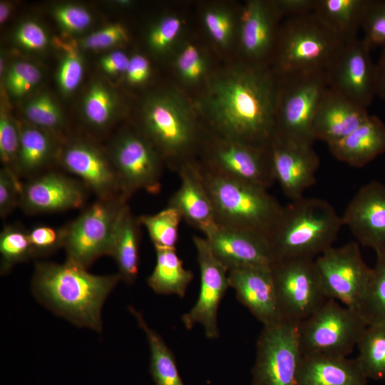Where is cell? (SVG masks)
<instances>
[{
	"mask_svg": "<svg viewBox=\"0 0 385 385\" xmlns=\"http://www.w3.org/2000/svg\"><path fill=\"white\" fill-rule=\"evenodd\" d=\"M138 219L147 230L155 249L175 248L179 225L183 220L176 209L167 206L158 213L140 215Z\"/></svg>",
	"mask_w": 385,
	"mask_h": 385,
	"instance_id": "36",
	"label": "cell"
},
{
	"mask_svg": "<svg viewBox=\"0 0 385 385\" xmlns=\"http://www.w3.org/2000/svg\"><path fill=\"white\" fill-rule=\"evenodd\" d=\"M178 174L180 187L170 196L167 206L176 209L188 224L202 232L215 222L197 160L183 166Z\"/></svg>",
	"mask_w": 385,
	"mask_h": 385,
	"instance_id": "25",
	"label": "cell"
},
{
	"mask_svg": "<svg viewBox=\"0 0 385 385\" xmlns=\"http://www.w3.org/2000/svg\"><path fill=\"white\" fill-rule=\"evenodd\" d=\"M371 51L363 38L344 42L325 71L330 89L366 108L377 96Z\"/></svg>",
	"mask_w": 385,
	"mask_h": 385,
	"instance_id": "15",
	"label": "cell"
},
{
	"mask_svg": "<svg viewBox=\"0 0 385 385\" xmlns=\"http://www.w3.org/2000/svg\"><path fill=\"white\" fill-rule=\"evenodd\" d=\"M173 65L180 80L188 85L200 83L205 76L208 61L203 51L195 44L185 42L177 51Z\"/></svg>",
	"mask_w": 385,
	"mask_h": 385,
	"instance_id": "41",
	"label": "cell"
},
{
	"mask_svg": "<svg viewBox=\"0 0 385 385\" xmlns=\"http://www.w3.org/2000/svg\"><path fill=\"white\" fill-rule=\"evenodd\" d=\"M214 256L228 270L247 265L271 266L274 259L267 237L217 223L202 231Z\"/></svg>",
	"mask_w": 385,
	"mask_h": 385,
	"instance_id": "22",
	"label": "cell"
},
{
	"mask_svg": "<svg viewBox=\"0 0 385 385\" xmlns=\"http://www.w3.org/2000/svg\"><path fill=\"white\" fill-rule=\"evenodd\" d=\"M356 311L367 326L385 324V253L376 255Z\"/></svg>",
	"mask_w": 385,
	"mask_h": 385,
	"instance_id": "33",
	"label": "cell"
},
{
	"mask_svg": "<svg viewBox=\"0 0 385 385\" xmlns=\"http://www.w3.org/2000/svg\"><path fill=\"white\" fill-rule=\"evenodd\" d=\"M271 269L282 321L298 324L328 299L314 260L276 261Z\"/></svg>",
	"mask_w": 385,
	"mask_h": 385,
	"instance_id": "11",
	"label": "cell"
},
{
	"mask_svg": "<svg viewBox=\"0 0 385 385\" xmlns=\"http://www.w3.org/2000/svg\"><path fill=\"white\" fill-rule=\"evenodd\" d=\"M20 143L16 164L19 177L34 178L58 161L60 148L53 134L29 123L19 125Z\"/></svg>",
	"mask_w": 385,
	"mask_h": 385,
	"instance_id": "29",
	"label": "cell"
},
{
	"mask_svg": "<svg viewBox=\"0 0 385 385\" xmlns=\"http://www.w3.org/2000/svg\"><path fill=\"white\" fill-rule=\"evenodd\" d=\"M154 146L164 164L178 172L196 162L205 136L195 113L178 91L166 89L150 94L144 101L140 131Z\"/></svg>",
	"mask_w": 385,
	"mask_h": 385,
	"instance_id": "3",
	"label": "cell"
},
{
	"mask_svg": "<svg viewBox=\"0 0 385 385\" xmlns=\"http://www.w3.org/2000/svg\"><path fill=\"white\" fill-rule=\"evenodd\" d=\"M331 154L352 167H363L385 153V124L369 117L344 138L328 145Z\"/></svg>",
	"mask_w": 385,
	"mask_h": 385,
	"instance_id": "27",
	"label": "cell"
},
{
	"mask_svg": "<svg viewBox=\"0 0 385 385\" xmlns=\"http://www.w3.org/2000/svg\"><path fill=\"white\" fill-rule=\"evenodd\" d=\"M140 226L128 203L124 204L115 224L110 256L116 262L121 280L127 284L134 283L138 273Z\"/></svg>",
	"mask_w": 385,
	"mask_h": 385,
	"instance_id": "28",
	"label": "cell"
},
{
	"mask_svg": "<svg viewBox=\"0 0 385 385\" xmlns=\"http://www.w3.org/2000/svg\"><path fill=\"white\" fill-rule=\"evenodd\" d=\"M277 75L274 138L312 145L314 116L329 88L325 71H296Z\"/></svg>",
	"mask_w": 385,
	"mask_h": 385,
	"instance_id": "7",
	"label": "cell"
},
{
	"mask_svg": "<svg viewBox=\"0 0 385 385\" xmlns=\"http://www.w3.org/2000/svg\"><path fill=\"white\" fill-rule=\"evenodd\" d=\"M369 115L366 108L328 88L314 116L312 127L314 140H322L327 145L339 140L355 130Z\"/></svg>",
	"mask_w": 385,
	"mask_h": 385,
	"instance_id": "24",
	"label": "cell"
},
{
	"mask_svg": "<svg viewBox=\"0 0 385 385\" xmlns=\"http://www.w3.org/2000/svg\"><path fill=\"white\" fill-rule=\"evenodd\" d=\"M52 14L59 26L67 33L78 34L91 24V13L84 7L73 4H62L53 9Z\"/></svg>",
	"mask_w": 385,
	"mask_h": 385,
	"instance_id": "46",
	"label": "cell"
},
{
	"mask_svg": "<svg viewBox=\"0 0 385 385\" xmlns=\"http://www.w3.org/2000/svg\"><path fill=\"white\" fill-rule=\"evenodd\" d=\"M14 40L21 48L34 51H42L48 45L45 30L34 21L21 23L15 31Z\"/></svg>",
	"mask_w": 385,
	"mask_h": 385,
	"instance_id": "50",
	"label": "cell"
},
{
	"mask_svg": "<svg viewBox=\"0 0 385 385\" xmlns=\"http://www.w3.org/2000/svg\"><path fill=\"white\" fill-rule=\"evenodd\" d=\"M5 73V60L3 57V56H1L0 58V74L2 76V73L4 74Z\"/></svg>",
	"mask_w": 385,
	"mask_h": 385,
	"instance_id": "56",
	"label": "cell"
},
{
	"mask_svg": "<svg viewBox=\"0 0 385 385\" xmlns=\"http://www.w3.org/2000/svg\"><path fill=\"white\" fill-rule=\"evenodd\" d=\"M282 16L272 1L250 0L241 9L237 38L244 62L260 67L272 66Z\"/></svg>",
	"mask_w": 385,
	"mask_h": 385,
	"instance_id": "17",
	"label": "cell"
},
{
	"mask_svg": "<svg viewBox=\"0 0 385 385\" xmlns=\"http://www.w3.org/2000/svg\"><path fill=\"white\" fill-rule=\"evenodd\" d=\"M41 71L34 63L18 61L14 62L4 76V86L13 98H22L31 92L41 82Z\"/></svg>",
	"mask_w": 385,
	"mask_h": 385,
	"instance_id": "43",
	"label": "cell"
},
{
	"mask_svg": "<svg viewBox=\"0 0 385 385\" xmlns=\"http://www.w3.org/2000/svg\"><path fill=\"white\" fill-rule=\"evenodd\" d=\"M150 74V63L145 56L135 53L130 57L125 73V78L130 84H143L149 79Z\"/></svg>",
	"mask_w": 385,
	"mask_h": 385,
	"instance_id": "51",
	"label": "cell"
},
{
	"mask_svg": "<svg viewBox=\"0 0 385 385\" xmlns=\"http://www.w3.org/2000/svg\"><path fill=\"white\" fill-rule=\"evenodd\" d=\"M34 257H42L63 247V228L56 229L47 225H37L29 231Z\"/></svg>",
	"mask_w": 385,
	"mask_h": 385,
	"instance_id": "49",
	"label": "cell"
},
{
	"mask_svg": "<svg viewBox=\"0 0 385 385\" xmlns=\"http://www.w3.org/2000/svg\"><path fill=\"white\" fill-rule=\"evenodd\" d=\"M366 327L356 310L342 307L336 300L328 299L298 324L302 354L347 356L357 346Z\"/></svg>",
	"mask_w": 385,
	"mask_h": 385,
	"instance_id": "8",
	"label": "cell"
},
{
	"mask_svg": "<svg viewBox=\"0 0 385 385\" xmlns=\"http://www.w3.org/2000/svg\"><path fill=\"white\" fill-rule=\"evenodd\" d=\"M344 43L315 11L287 18L281 24L272 70L326 71Z\"/></svg>",
	"mask_w": 385,
	"mask_h": 385,
	"instance_id": "6",
	"label": "cell"
},
{
	"mask_svg": "<svg viewBox=\"0 0 385 385\" xmlns=\"http://www.w3.org/2000/svg\"><path fill=\"white\" fill-rule=\"evenodd\" d=\"M121 280L117 274L96 275L72 262H37L32 290L54 313L77 326L102 330L101 309L106 299Z\"/></svg>",
	"mask_w": 385,
	"mask_h": 385,
	"instance_id": "2",
	"label": "cell"
},
{
	"mask_svg": "<svg viewBox=\"0 0 385 385\" xmlns=\"http://www.w3.org/2000/svg\"><path fill=\"white\" fill-rule=\"evenodd\" d=\"M297 327L282 320L263 326L257 341L252 385H297L302 357Z\"/></svg>",
	"mask_w": 385,
	"mask_h": 385,
	"instance_id": "12",
	"label": "cell"
},
{
	"mask_svg": "<svg viewBox=\"0 0 385 385\" xmlns=\"http://www.w3.org/2000/svg\"><path fill=\"white\" fill-rule=\"evenodd\" d=\"M108 154L126 200L140 190L150 194L160 192L164 162L140 131L120 133L114 139Z\"/></svg>",
	"mask_w": 385,
	"mask_h": 385,
	"instance_id": "13",
	"label": "cell"
},
{
	"mask_svg": "<svg viewBox=\"0 0 385 385\" xmlns=\"http://www.w3.org/2000/svg\"><path fill=\"white\" fill-rule=\"evenodd\" d=\"M356 347V359L366 377L385 379V324L367 326Z\"/></svg>",
	"mask_w": 385,
	"mask_h": 385,
	"instance_id": "34",
	"label": "cell"
},
{
	"mask_svg": "<svg viewBox=\"0 0 385 385\" xmlns=\"http://www.w3.org/2000/svg\"><path fill=\"white\" fill-rule=\"evenodd\" d=\"M128 309L146 336L150 351V372L155 385H185L175 356L163 338L148 326L139 311L133 307Z\"/></svg>",
	"mask_w": 385,
	"mask_h": 385,
	"instance_id": "32",
	"label": "cell"
},
{
	"mask_svg": "<svg viewBox=\"0 0 385 385\" xmlns=\"http://www.w3.org/2000/svg\"><path fill=\"white\" fill-rule=\"evenodd\" d=\"M86 188L63 173L45 172L24 183L20 205L31 214L78 208L85 202Z\"/></svg>",
	"mask_w": 385,
	"mask_h": 385,
	"instance_id": "21",
	"label": "cell"
},
{
	"mask_svg": "<svg viewBox=\"0 0 385 385\" xmlns=\"http://www.w3.org/2000/svg\"><path fill=\"white\" fill-rule=\"evenodd\" d=\"M23 185L19 175L12 169L3 167L0 170V215L7 217L20 201Z\"/></svg>",
	"mask_w": 385,
	"mask_h": 385,
	"instance_id": "47",
	"label": "cell"
},
{
	"mask_svg": "<svg viewBox=\"0 0 385 385\" xmlns=\"http://www.w3.org/2000/svg\"><path fill=\"white\" fill-rule=\"evenodd\" d=\"M367 0H317L315 13L344 42L354 40L361 29Z\"/></svg>",
	"mask_w": 385,
	"mask_h": 385,
	"instance_id": "30",
	"label": "cell"
},
{
	"mask_svg": "<svg viewBox=\"0 0 385 385\" xmlns=\"http://www.w3.org/2000/svg\"><path fill=\"white\" fill-rule=\"evenodd\" d=\"M361 29L371 50L385 46V0H367Z\"/></svg>",
	"mask_w": 385,
	"mask_h": 385,
	"instance_id": "44",
	"label": "cell"
},
{
	"mask_svg": "<svg viewBox=\"0 0 385 385\" xmlns=\"http://www.w3.org/2000/svg\"><path fill=\"white\" fill-rule=\"evenodd\" d=\"M117 106L114 92L101 82H96L91 86L83 98V116L92 128L103 130L113 121Z\"/></svg>",
	"mask_w": 385,
	"mask_h": 385,
	"instance_id": "35",
	"label": "cell"
},
{
	"mask_svg": "<svg viewBox=\"0 0 385 385\" xmlns=\"http://www.w3.org/2000/svg\"><path fill=\"white\" fill-rule=\"evenodd\" d=\"M130 58L123 51H113L100 59V66L104 72L111 75L125 73Z\"/></svg>",
	"mask_w": 385,
	"mask_h": 385,
	"instance_id": "53",
	"label": "cell"
},
{
	"mask_svg": "<svg viewBox=\"0 0 385 385\" xmlns=\"http://www.w3.org/2000/svg\"><path fill=\"white\" fill-rule=\"evenodd\" d=\"M4 111L1 110L0 115V159L3 167L11 168L16 173L20 143L19 127L9 113Z\"/></svg>",
	"mask_w": 385,
	"mask_h": 385,
	"instance_id": "45",
	"label": "cell"
},
{
	"mask_svg": "<svg viewBox=\"0 0 385 385\" xmlns=\"http://www.w3.org/2000/svg\"><path fill=\"white\" fill-rule=\"evenodd\" d=\"M125 203L124 199H98L63 227L66 260L88 270L100 257L110 255L115 224Z\"/></svg>",
	"mask_w": 385,
	"mask_h": 385,
	"instance_id": "9",
	"label": "cell"
},
{
	"mask_svg": "<svg viewBox=\"0 0 385 385\" xmlns=\"http://www.w3.org/2000/svg\"><path fill=\"white\" fill-rule=\"evenodd\" d=\"M56 44L61 51L57 71V83L65 95L71 94L80 85L84 73L83 57L72 39L57 38Z\"/></svg>",
	"mask_w": 385,
	"mask_h": 385,
	"instance_id": "37",
	"label": "cell"
},
{
	"mask_svg": "<svg viewBox=\"0 0 385 385\" xmlns=\"http://www.w3.org/2000/svg\"><path fill=\"white\" fill-rule=\"evenodd\" d=\"M155 252L156 263L147 279L148 286L160 294H175L183 297L194 278L192 272L184 268L176 248H158Z\"/></svg>",
	"mask_w": 385,
	"mask_h": 385,
	"instance_id": "31",
	"label": "cell"
},
{
	"mask_svg": "<svg viewBox=\"0 0 385 385\" xmlns=\"http://www.w3.org/2000/svg\"><path fill=\"white\" fill-rule=\"evenodd\" d=\"M1 274L8 273L16 264L33 257L29 231L16 225L4 227L0 235Z\"/></svg>",
	"mask_w": 385,
	"mask_h": 385,
	"instance_id": "38",
	"label": "cell"
},
{
	"mask_svg": "<svg viewBox=\"0 0 385 385\" xmlns=\"http://www.w3.org/2000/svg\"><path fill=\"white\" fill-rule=\"evenodd\" d=\"M199 165L215 175L268 189L275 182L270 147L260 148L208 133Z\"/></svg>",
	"mask_w": 385,
	"mask_h": 385,
	"instance_id": "10",
	"label": "cell"
},
{
	"mask_svg": "<svg viewBox=\"0 0 385 385\" xmlns=\"http://www.w3.org/2000/svg\"><path fill=\"white\" fill-rule=\"evenodd\" d=\"M192 240L200 269V288L196 303L181 320L188 329L196 324H201L207 338L217 339L218 308L230 287L228 269L214 256L205 237L194 235Z\"/></svg>",
	"mask_w": 385,
	"mask_h": 385,
	"instance_id": "16",
	"label": "cell"
},
{
	"mask_svg": "<svg viewBox=\"0 0 385 385\" xmlns=\"http://www.w3.org/2000/svg\"><path fill=\"white\" fill-rule=\"evenodd\" d=\"M275 181L292 201L316 183L319 158L312 145L273 138L270 145Z\"/></svg>",
	"mask_w": 385,
	"mask_h": 385,
	"instance_id": "20",
	"label": "cell"
},
{
	"mask_svg": "<svg viewBox=\"0 0 385 385\" xmlns=\"http://www.w3.org/2000/svg\"><path fill=\"white\" fill-rule=\"evenodd\" d=\"M128 39V31L120 23H114L87 35L81 41L88 50H103L125 43Z\"/></svg>",
	"mask_w": 385,
	"mask_h": 385,
	"instance_id": "48",
	"label": "cell"
},
{
	"mask_svg": "<svg viewBox=\"0 0 385 385\" xmlns=\"http://www.w3.org/2000/svg\"><path fill=\"white\" fill-rule=\"evenodd\" d=\"M342 218L359 244L385 253V185L372 180L361 187Z\"/></svg>",
	"mask_w": 385,
	"mask_h": 385,
	"instance_id": "19",
	"label": "cell"
},
{
	"mask_svg": "<svg viewBox=\"0 0 385 385\" xmlns=\"http://www.w3.org/2000/svg\"><path fill=\"white\" fill-rule=\"evenodd\" d=\"M367 380L356 358L304 354L297 385H366Z\"/></svg>",
	"mask_w": 385,
	"mask_h": 385,
	"instance_id": "26",
	"label": "cell"
},
{
	"mask_svg": "<svg viewBox=\"0 0 385 385\" xmlns=\"http://www.w3.org/2000/svg\"><path fill=\"white\" fill-rule=\"evenodd\" d=\"M342 216L327 200L302 197L282 210L267 240L274 262L292 259L314 260L332 246Z\"/></svg>",
	"mask_w": 385,
	"mask_h": 385,
	"instance_id": "4",
	"label": "cell"
},
{
	"mask_svg": "<svg viewBox=\"0 0 385 385\" xmlns=\"http://www.w3.org/2000/svg\"><path fill=\"white\" fill-rule=\"evenodd\" d=\"M24 113L29 124L55 134L63 125L61 109L48 93H42L24 106Z\"/></svg>",
	"mask_w": 385,
	"mask_h": 385,
	"instance_id": "39",
	"label": "cell"
},
{
	"mask_svg": "<svg viewBox=\"0 0 385 385\" xmlns=\"http://www.w3.org/2000/svg\"><path fill=\"white\" fill-rule=\"evenodd\" d=\"M11 6L10 4L4 1L0 3V22L4 23L11 14Z\"/></svg>",
	"mask_w": 385,
	"mask_h": 385,
	"instance_id": "55",
	"label": "cell"
},
{
	"mask_svg": "<svg viewBox=\"0 0 385 385\" xmlns=\"http://www.w3.org/2000/svg\"><path fill=\"white\" fill-rule=\"evenodd\" d=\"M376 94L385 101V46L382 48L380 57L376 63Z\"/></svg>",
	"mask_w": 385,
	"mask_h": 385,
	"instance_id": "54",
	"label": "cell"
},
{
	"mask_svg": "<svg viewBox=\"0 0 385 385\" xmlns=\"http://www.w3.org/2000/svg\"><path fill=\"white\" fill-rule=\"evenodd\" d=\"M204 27L217 46L226 48L237 36L238 23L232 12L222 6H211L202 13Z\"/></svg>",
	"mask_w": 385,
	"mask_h": 385,
	"instance_id": "40",
	"label": "cell"
},
{
	"mask_svg": "<svg viewBox=\"0 0 385 385\" xmlns=\"http://www.w3.org/2000/svg\"><path fill=\"white\" fill-rule=\"evenodd\" d=\"M277 75L244 61L209 78L197 107L210 133L268 148L274 135Z\"/></svg>",
	"mask_w": 385,
	"mask_h": 385,
	"instance_id": "1",
	"label": "cell"
},
{
	"mask_svg": "<svg viewBox=\"0 0 385 385\" xmlns=\"http://www.w3.org/2000/svg\"><path fill=\"white\" fill-rule=\"evenodd\" d=\"M185 21L176 14H168L160 18L150 28L147 44L150 50L160 56L168 53L176 44L183 31Z\"/></svg>",
	"mask_w": 385,
	"mask_h": 385,
	"instance_id": "42",
	"label": "cell"
},
{
	"mask_svg": "<svg viewBox=\"0 0 385 385\" xmlns=\"http://www.w3.org/2000/svg\"><path fill=\"white\" fill-rule=\"evenodd\" d=\"M314 262L327 297L356 310L371 270L362 258L359 244L351 241L342 247L332 246Z\"/></svg>",
	"mask_w": 385,
	"mask_h": 385,
	"instance_id": "14",
	"label": "cell"
},
{
	"mask_svg": "<svg viewBox=\"0 0 385 385\" xmlns=\"http://www.w3.org/2000/svg\"><path fill=\"white\" fill-rule=\"evenodd\" d=\"M271 266L247 265L228 270L230 287L237 299L263 326L282 321Z\"/></svg>",
	"mask_w": 385,
	"mask_h": 385,
	"instance_id": "23",
	"label": "cell"
},
{
	"mask_svg": "<svg viewBox=\"0 0 385 385\" xmlns=\"http://www.w3.org/2000/svg\"><path fill=\"white\" fill-rule=\"evenodd\" d=\"M199 167L212 204L215 223L267 239L283 208L267 189Z\"/></svg>",
	"mask_w": 385,
	"mask_h": 385,
	"instance_id": "5",
	"label": "cell"
},
{
	"mask_svg": "<svg viewBox=\"0 0 385 385\" xmlns=\"http://www.w3.org/2000/svg\"><path fill=\"white\" fill-rule=\"evenodd\" d=\"M59 164L79 178L101 200H126L122 193L115 169L108 155L94 145L74 140L63 144L58 157Z\"/></svg>",
	"mask_w": 385,
	"mask_h": 385,
	"instance_id": "18",
	"label": "cell"
},
{
	"mask_svg": "<svg viewBox=\"0 0 385 385\" xmlns=\"http://www.w3.org/2000/svg\"><path fill=\"white\" fill-rule=\"evenodd\" d=\"M272 3L282 18H289L314 11L317 0H274Z\"/></svg>",
	"mask_w": 385,
	"mask_h": 385,
	"instance_id": "52",
	"label": "cell"
}]
</instances>
